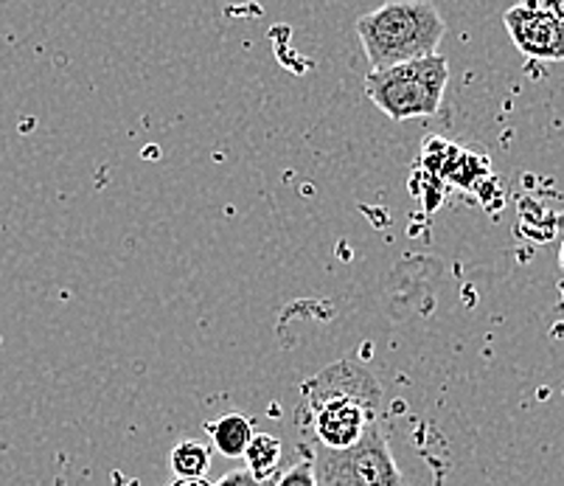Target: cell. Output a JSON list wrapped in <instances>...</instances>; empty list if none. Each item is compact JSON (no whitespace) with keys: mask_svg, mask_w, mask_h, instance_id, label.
<instances>
[{"mask_svg":"<svg viewBox=\"0 0 564 486\" xmlns=\"http://www.w3.org/2000/svg\"><path fill=\"white\" fill-rule=\"evenodd\" d=\"M379 386L366 368L335 363L304 386L306 424L317 447L348 450L377 424Z\"/></svg>","mask_w":564,"mask_h":486,"instance_id":"cell-1","label":"cell"},{"mask_svg":"<svg viewBox=\"0 0 564 486\" xmlns=\"http://www.w3.org/2000/svg\"><path fill=\"white\" fill-rule=\"evenodd\" d=\"M444 32H447V23L438 9L422 0L384 3L357 20V34H360L371 71L435 56Z\"/></svg>","mask_w":564,"mask_h":486,"instance_id":"cell-2","label":"cell"},{"mask_svg":"<svg viewBox=\"0 0 564 486\" xmlns=\"http://www.w3.org/2000/svg\"><path fill=\"white\" fill-rule=\"evenodd\" d=\"M449 65L444 56H424L415 63L371 71L366 76V94L393 121L430 119L444 101Z\"/></svg>","mask_w":564,"mask_h":486,"instance_id":"cell-3","label":"cell"},{"mask_svg":"<svg viewBox=\"0 0 564 486\" xmlns=\"http://www.w3.org/2000/svg\"><path fill=\"white\" fill-rule=\"evenodd\" d=\"M312 469L317 486H404L379 424L348 450L315 447Z\"/></svg>","mask_w":564,"mask_h":486,"instance_id":"cell-4","label":"cell"},{"mask_svg":"<svg viewBox=\"0 0 564 486\" xmlns=\"http://www.w3.org/2000/svg\"><path fill=\"white\" fill-rule=\"evenodd\" d=\"M506 29L517 48L528 60H540V63H562L564 60V23L542 12L536 3H520L506 12Z\"/></svg>","mask_w":564,"mask_h":486,"instance_id":"cell-5","label":"cell"},{"mask_svg":"<svg viewBox=\"0 0 564 486\" xmlns=\"http://www.w3.org/2000/svg\"><path fill=\"white\" fill-rule=\"evenodd\" d=\"M208 436H212L219 455H225V458H242L256 433L248 417H242V413H228V417L208 424Z\"/></svg>","mask_w":564,"mask_h":486,"instance_id":"cell-6","label":"cell"},{"mask_svg":"<svg viewBox=\"0 0 564 486\" xmlns=\"http://www.w3.org/2000/svg\"><path fill=\"white\" fill-rule=\"evenodd\" d=\"M242 458L248 464L245 469L250 475H256L259 480H270L275 475V469H279L281 458H284V444L273 433H256Z\"/></svg>","mask_w":564,"mask_h":486,"instance_id":"cell-7","label":"cell"},{"mask_svg":"<svg viewBox=\"0 0 564 486\" xmlns=\"http://www.w3.org/2000/svg\"><path fill=\"white\" fill-rule=\"evenodd\" d=\"M169 464L177 478H205L212 467V447L203 442H181L169 455Z\"/></svg>","mask_w":564,"mask_h":486,"instance_id":"cell-8","label":"cell"},{"mask_svg":"<svg viewBox=\"0 0 564 486\" xmlns=\"http://www.w3.org/2000/svg\"><path fill=\"white\" fill-rule=\"evenodd\" d=\"M275 486H317L312 462H299L295 467H290L279 480H275Z\"/></svg>","mask_w":564,"mask_h":486,"instance_id":"cell-9","label":"cell"},{"mask_svg":"<svg viewBox=\"0 0 564 486\" xmlns=\"http://www.w3.org/2000/svg\"><path fill=\"white\" fill-rule=\"evenodd\" d=\"M214 486H275V478L259 480L248 469H234V473H225Z\"/></svg>","mask_w":564,"mask_h":486,"instance_id":"cell-10","label":"cell"},{"mask_svg":"<svg viewBox=\"0 0 564 486\" xmlns=\"http://www.w3.org/2000/svg\"><path fill=\"white\" fill-rule=\"evenodd\" d=\"M169 486H214V484L205 478H174Z\"/></svg>","mask_w":564,"mask_h":486,"instance_id":"cell-11","label":"cell"}]
</instances>
